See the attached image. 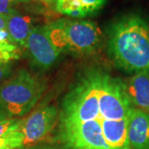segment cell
I'll list each match as a JSON object with an SVG mask.
<instances>
[{"instance_id":"4fadbf2b","label":"cell","mask_w":149,"mask_h":149,"mask_svg":"<svg viewBox=\"0 0 149 149\" xmlns=\"http://www.w3.org/2000/svg\"><path fill=\"white\" fill-rule=\"evenodd\" d=\"M22 122L23 120H19L13 118H8L0 120V137L11 131L20 129Z\"/></svg>"},{"instance_id":"6da1fadb","label":"cell","mask_w":149,"mask_h":149,"mask_svg":"<svg viewBox=\"0 0 149 149\" xmlns=\"http://www.w3.org/2000/svg\"><path fill=\"white\" fill-rule=\"evenodd\" d=\"M133 107L125 83L104 70L91 68L65 96L60 126L100 135L111 149H131L128 126Z\"/></svg>"},{"instance_id":"8fae6325","label":"cell","mask_w":149,"mask_h":149,"mask_svg":"<svg viewBox=\"0 0 149 149\" xmlns=\"http://www.w3.org/2000/svg\"><path fill=\"white\" fill-rule=\"evenodd\" d=\"M56 11L67 16L82 18L86 17L82 0H57Z\"/></svg>"},{"instance_id":"8992f818","label":"cell","mask_w":149,"mask_h":149,"mask_svg":"<svg viewBox=\"0 0 149 149\" xmlns=\"http://www.w3.org/2000/svg\"><path fill=\"white\" fill-rule=\"evenodd\" d=\"M57 116L58 111L54 106L41 107L32 112L22 124L23 146H31L42 140L52 129Z\"/></svg>"},{"instance_id":"9c48e42d","label":"cell","mask_w":149,"mask_h":149,"mask_svg":"<svg viewBox=\"0 0 149 149\" xmlns=\"http://www.w3.org/2000/svg\"><path fill=\"white\" fill-rule=\"evenodd\" d=\"M5 17L7 32L11 42L25 47L32 28V18L15 11Z\"/></svg>"},{"instance_id":"e0dca14e","label":"cell","mask_w":149,"mask_h":149,"mask_svg":"<svg viewBox=\"0 0 149 149\" xmlns=\"http://www.w3.org/2000/svg\"><path fill=\"white\" fill-rule=\"evenodd\" d=\"M0 32H7L5 17L0 14Z\"/></svg>"},{"instance_id":"9a60e30c","label":"cell","mask_w":149,"mask_h":149,"mask_svg":"<svg viewBox=\"0 0 149 149\" xmlns=\"http://www.w3.org/2000/svg\"><path fill=\"white\" fill-rule=\"evenodd\" d=\"M29 0H0V14L7 16L15 12L14 6Z\"/></svg>"},{"instance_id":"2e32d148","label":"cell","mask_w":149,"mask_h":149,"mask_svg":"<svg viewBox=\"0 0 149 149\" xmlns=\"http://www.w3.org/2000/svg\"><path fill=\"white\" fill-rule=\"evenodd\" d=\"M11 72V67L9 63L0 64V81L8 76Z\"/></svg>"},{"instance_id":"5b68a950","label":"cell","mask_w":149,"mask_h":149,"mask_svg":"<svg viewBox=\"0 0 149 149\" xmlns=\"http://www.w3.org/2000/svg\"><path fill=\"white\" fill-rule=\"evenodd\" d=\"M25 48L32 64L42 70L50 68L62 52L50 39L46 26L32 27L27 37Z\"/></svg>"},{"instance_id":"30bf717a","label":"cell","mask_w":149,"mask_h":149,"mask_svg":"<svg viewBox=\"0 0 149 149\" xmlns=\"http://www.w3.org/2000/svg\"><path fill=\"white\" fill-rule=\"evenodd\" d=\"M20 57V50L11 42L7 32H0V64L9 63Z\"/></svg>"},{"instance_id":"ba28073f","label":"cell","mask_w":149,"mask_h":149,"mask_svg":"<svg viewBox=\"0 0 149 149\" xmlns=\"http://www.w3.org/2000/svg\"><path fill=\"white\" fill-rule=\"evenodd\" d=\"M125 85L133 106L149 114V71L135 73Z\"/></svg>"},{"instance_id":"7a4b0ae2","label":"cell","mask_w":149,"mask_h":149,"mask_svg":"<svg viewBox=\"0 0 149 149\" xmlns=\"http://www.w3.org/2000/svg\"><path fill=\"white\" fill-rule=\"evenodd\" d=\"M109 48L118 68L135 73L149 71V24L136 14L123 17L112 25Z\"/></svg>"},{"instance_id":"7c38bea8","label":"cell","mask_w":149,"mask_h":149,"mask_svg":"<svg viewBox=\"0 0 149 149\" xmlns=\"http://www.w3.org/2000/svg\"><path fill=\"white\" fill-rule=\"evenodd\" d=\"M24 136L21 128L0 137V149H17L23 146Z\"/></svg>"},{"instance_id":"52a82bcc","label":"cell","mask_w":149,"mask_h":149,"mask_svg":"<svg viewBox=\"0 0 149 149\" xmlns=\"http://www.w3.org/2000/svg\"><path fill=\"white\" fill-rule=\"evenodd\" d=\"M128 134L133 149H149V114L133 107L128 118Z\"/></svg>"},{"instance_id":"277c9868","label":"cell","mask_w":149,"mask_h":149,"mask_svg":"<svg viewBox=\"0 0 149 149\" xmlns=\"http://www.w3.org/2000/svg\"><path fill=\"white\" fill-rule=\"evenodd\" d=\"M45 91V84L27 70L22 69L0 85V108L10 116L27 113Z\"/></svg>"},{"instance_id":"5bb4252c","label":"cell","mask_w":149,"mask_h":149,"mask_svg":"<svg viewBox=\"0 0 149 149\" xmlns=\"http://www.w3.org/2000/svg\"><path fill=\"white\" fill-rule=\"evenodd\" d=\"M106 1L107 0H82L86 17L92 15L93 13L101 9L102 7L105 4Z\"/></svg>"},{"instance_id":"3957f363","label":"cell","mask_w":149,"mask_h":149,"mask_svg":"<svg viewBox=\"0 0 149 149\" xmlns=\"http://www.w3.org/2000/svg\"><path fill=\"white\" fill-rule=\"evenodd\" d=\"M48 36L56 47L78 56L95 52L101 42V31L89 20L59 19L46 25Z\"/></svg>"},{"instance_id":"ac0fdd59","label":"cell","mask_w":149,"mask_h":149,"mask_svg":"<svg viewBox=\"0 0 149 149\" xmlns=\"http://www.w3.org/2000/svg\"><path fill=\"white\" fill-rule=\"evenodd\" d=\"M13 118L10 117L7 113H6L3 109H2L1 108H0V120H2V119H5V118Z\"/></svg>"}]
</instances>
